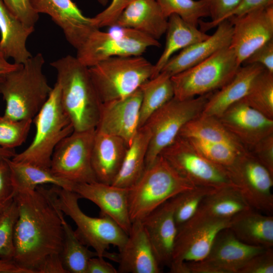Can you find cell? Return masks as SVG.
Returning <instances> with one entry per match:
<instances>
[{"label":"cell","mask_w":273,"mask_h":273,"mask_svg":"<svg viewBox=\"0 0 273 273\" xmlns=\"http://www.w3.org/2000/svg\"><path fill=\"white\" fill-rule=\"evenodd\" d=\"M18 217L14 233L13 260L30 273H36L44 260L61 254L64 213L55 203L50 189L42 186L15 194Z\"/></svg>","instance_id":"obj_1"},{"label":"cell","mask_w":273,"mask_h":273,"mask_svg":"<svg viewBox=\"0 0 273 273\" xmlns=\"http://www.w3.org/2000/svg\"><path fill=\"white\" fill-rule=\"evenodd\" d=\"M57 72L61 102L74 131L96 128L102 103L88 67L76 57L67 55L50 63Z\"/></svg>","instance_id":"obj_2"},{"label":"cell","mask_w":273,"mask_h":273,"mask_svg":"<svg viewBox=\"0 0 273 273\" xmlns=\"http://www.w3.org/2000/svg\"><path fill=\"white\" fill-rule=\"evenodd\" d=\"M41 53L0 76V94L6 103L4 115L16 120L32 119L48 100L53 87L43 72Z\"/></svg>","instance_id":"obj_3"},{"label":"cell","mask_w":273,"mask_h":273,"mask_svg":"<svg viewBox=\"0 0 273 273\" xmlns=\"http://www.w3.org/2000/svg\"><path fill=\"white\" fill-rule=\"evenodd\" d=\"M196 187L159 155L139 180L127 189L131 222L142 220L170 199Z\"/></svg>","instance_id":"obj_4"},{"label":"cell","mask_w":273,"mask_h":273,"mask_svg":"<svg viewBox=\"0 0 273 273\" xmlns=\"http://www.w3.org/2000/svg\"><path fill=\"white\" fill-rule=\"evenodd\" d=\"M50 190L59 209L76 224L75 233L80 241L92 247L98 256L117 262V253L108 252L107 250L111 245L120 250L127 238L125 232L108 216L93 217L85 214L78 204L80 197L73 191L56 186Z\"/></svg>","instance_id":"obj_5"},{"label":"cell","mask_w":273,"mask_h":273,"mask_svg":"<svg viewBox=\"0 0 273 273\" xmlns=\"http://www.w3.org/2000/svg\"><path fill=\"white\" fill-rule=\"evenodd\" d=\"M36 131L29 146L11 159L50 169L52 156L58 143L73 131L71 122L61 102L56 82L46 103L33 118Z\"/></svg>","instance_id":"obj_6"},{"label":"cell","mask_w":273,"mask_h":273,"mask_svg":"<svg viewBox=\"0 0 273 273\" xmlns=\"http://www.w3.org/2000/svg\"><path fill=\"white\" fill-rule=\"evenodd\" d=\"M102 103L124 98L152 78L154 65L142 56L110 58L88 68Z\"/></svg>","instance_id":"obj_7"},{"label":"cell","mask_w":273,"mask_h":273,"mask_svg":"<svg viewBox=\"0 0 273 273\" xmlns=\"http://www.w3.org/2000/svg\"><path fill=\"white\" fill-rule=\"evenodd\" d=\"M241 65L229 47L171 77L174 97L184 100L213 93L228 83Z\"/></svg>","instance_id":"obj_8"},{"label":"cell","mask_w":273,"mask_h":273,"mask_svg":"<svg viewBox=\"0 0 273 273\" xmlns=\"http://www.w3.org/2000/svg\"><path fill=\"white\" fill-rule=\"evenodd\" d=\"M212 93L184 100L173 97L149 117L143 125L151 134L146 168L175 140L186 124L201 115Z\"/></svg>","instance_id":"obj_9"},{"label":"cell","mask_w":273,"mask_h":273,"mask_svg":"<svg viewBox=\"0 0 273 273\" xmlns=\"http://www.w3.org/2000/svg\"><path fill=\"white\" fill-rule=\"evenodd\" d=\"M108 32L97 29L77 49L76 58L87 67L114 57L136 56L150 47H159L158 40L135 30L113 26Z\"/></svg>","instance_id":"obj_10"},{"label":"cell","mask_w":273,"mask_h":273,"mask_svg":"<svg viewBox=\"0 0 273 273\" xmlns=\"http://www.w3.org/2000/svg\"><path fill=\"white\" fill-rule=\"evenodd\" d=\"M160 155L180 175L196 187L216 189L237 187L225 168L206 158L186 138L178 135Z\"/></svg>","instance_id":"obj_11"},{"label":"cell","mask_w":273,"mask_h":273,"mask_svg":"<svg viewBox=\"0 0 273 273\" xmlns=\"http://www.w3.org/2000/svg\"><path fill=\"white\" fill-rule=\"evenodd\" d=\"M96 128L73 131L62 139L53 152L51 171L73 184L97 181L91 155Z\"/></svg>","instance_id":"obj_12"},{"label":"cell","mask_w":273,"mask_h":273,"mask_svg":"<svg viewBox=\"0 0 273 273\" xmlns=\"http://www.w3.org/2000/svg\"><path fill=\"white\" fill-rule=\"evenodd\" d=\"M231 219H190L177 229L169 266L171 273H188L186 263L199 261L208 254L219 232Z\"/></svg>","instance_id":"obj_13"},{"label":"cell","mask_w":273,"mask_h":273,"mask_svg":"<svg viewBox=\"0 0 273 273\" xmlns=\"http://www.w3.org/2000/svg\"><path fill=\"white\" fill-rule=\"evenodd\" d=\"M229 175L252 209L266 214L273 211V174L248 151L226 168Z\"/></svg>","instance_id":"obj_14"},{"label":"cell","mask_w":273,"mask_h":273,"mask_svg":"<svg viewBox=\"0 0 273 273\" xmlns=\"http://www.w3.org/2000/svg\"><path fill=\"white\" fill-rule=\"evenodd\" d=\"M266 249L241 241L226 228L217 235L204 259L186 266L189 273H237L249 259Z\"/></svg>","instance_id":"obj_15"},{"label":"cell","mask_w":273,"mask_h":273,"mask_svg":"<svg viewBox=\"0 0 273 273\" xmlns=\"http://www.w3.org/2000/svg\"><path fill=\"white\" fill-rule=\"evenodd\" d=\"M228 20L233 26L229 47L241 65L255 50L273 39V4Z\"/></svg>","instance_id":"obj_16"},{"label":"cell","mask_w":273,"mask_h":273,"mask_svg":"<svg viewBox=\"0 0 273 273\" xmlns=\"http://www.w3.org/2000/svg\"><path fill=\"white\" fill-rule=\"evenodd\" d=\"M140 87L119 99L102 103L96 130L123 139L129 146L139 129Z\"/></svg>","instance_id":"obj_17"},{"label":"cell","mask_w":273,"mask_h":273,"mask_svg":"<svg viewBox=\"0 0 273 273\" xmlns=\"http://www.w3.org/2000/svg\"><path fill=\"white\" fill-rule=\"evenodd\" d=\"M38 14L50 16L62 30L68 42L78 49L98 28L93 18L85 16L72 0H29Z\"/></svg>","instance_id":"obj_18"},{"label":"cell","mask_w":273,"mask_h":273,"mask_svg":"<svg viewBox=\"0 0 273 273\" xmlns=\"http://www.w3.org/2000/svg\"><path fill=\"white\" fill-rule=\"evenodd\" d=\"M217 118L247 151L273 133V119L252 108L242 99L229 107Z\"/></svg>","instance_id":"obj_19"},{"label":"cell","mask_w":273,"mask_h":273,"mask_svg":"<svg viewBox=\"0 0 273 273\" xmlns=\"http://www.w3.org/2000/svg\"><path fill=\"white\" fill-rule=\"evenodd\" d=\"M72 191L100 209V216L115 221L128 235L132 222L129 214L127 189L95 181L74 184Z\"/></svg>","instance_id":"obj_20"},{"label":"cell","mask_w":273,"mask_h":273,"mask_svg":"<svg viewBox=\"0 0 273 273\" xmlns=\"http://www.w3.org/2000/svg\"><path fill=\"white\" fill-rule=\"evenodd\" d=\"M117 253L119 273H159L161 264L141 220L132 222L127 240Z\"/></svg>","instance_id":"obj_21"},{"label":"cell","mask_w":273,"mask_h":273,"mask_svg":"<svg viewBox=\"0 0 273 273\" xmlns=\"http://www.w3.org/2000/svg\"><path fill=\"white\" fill-rule=\"evenodd\" d=\"M175 196L141 220L161 265L168 267L177 233L174 216Z\"/></svg>","instance_id":"obj_22"},{"label":"cell","mask_w":273,"mask_h":273,"mask_svg":"<svg viewBox=\"0 0 273 273\" xmlns=\"http://www.w3.org/2000/svg\"><path fill=\"white\" fill-rule=\"evenodd\" d=\"M215 32L207 39L193 44L172 57L161 72L172 76L204 61L230 45L233 26L229 20L219 23Z\"/></svg>","instance_id":"obj_23"},{"label":"cell","mask_w":273,"mask_h":273,"mask_svg":"<svg viewBox=\"0 0 273 273\" xmlns=\"http://www.w3.org/2000/svg\"><path fill=\"white\" fill-rule=\"evenodd\" d=\"M128 147L121 138L96 129L91 163L97 181L112 184L120 169Z\"/></svg>","instance_id":"obj_24"},{"label":"cell","mask_w":273,"mask_h":273,"mask_svg":"<svg viewBox=\"0 0 273 273\" xmlns=\"http://www.w3.org/2000/svg\"><path fill=\"white\" fill-rule=\"evenodd\" d=\"M167 23L155 0H134L122 11L114 26L132 29L158 40L165 33Z\"/></svg>","instance_id":"obj_25"},{"label":"cell","mask_w":273,"mask_h":273,"mask_svg":"<svg viewBox=\"0 0 273 273\" xmlns=\"http://www.w3.org/2000/svg\"><path fill=\"white\" fill-rule=\"evenodd\" d=\"M264 69L259 64L241 66L228 83L211 94L201 115L220 116L229 107L246 96L257 76Z\"/></svg>","instance_id":"obj_26"},{"label":"cell","mask_w":273,"mask_h":273,"mask_svg":"<svg viewBox=\"0 0 273 273\" xmlns=\"http://www.w3.org/2000/svg\"><path fill=\"white\" fill-rule=\"evenodd\" d=\"M34 31L18 19L0 0V48L6 59L14 63L23 64L32 56L27 49L26 42Z\"/></svg>","instance_id":"obj_27"},{"label":"cell","mask_w":273,"mask_h":273,"mask_svg":"<svg viewBox=\"0 0 273 273\" xmlns=\"http://www.w3.org/2000/svg\"><path fill=\"white\" fill-rule=\"evenodd\" d=\"M241 241L251 245L272 248L273 216L250 208L233 216L228 228Z\"/></svg>","instance_id":"obj_28"},{"label":"cell","mask_w":273,"mask_h":273,"mask_svg":"<svg viewBox=\"0 0 273 273\" xmlns=\"http://www.w3.org/2000/svg\"><path fill=\"white\" fill-rule=\"evenodd\" d=\"M250 208L237 187H226L207 195L191 219H231Z\"/></svg>","instance_id":"obj_29"},{"label":"cell","mask_w":273,"mask_h":273,"mask_svg":"<svg viewBox=\"0 0 273 273\" xmlns=\"http://www.w3.org/2000/svg\"><path fill=\"white\" fill-rule=\"evenodd\" d=\"M166 41L164 48L159 59L154 64V70L152 78L159 74L172 55L177 51L195 43L207 39L210 35L201 31L176 14L168 18Z\"/></svg>","instance_id":"obj_30"},{"label":"cell","mask_w":273,"mask_h":273,"mask_svg":"<svg viewBox=\"0 0 273 273\" xmlns=\"http://www.w3.org/2000/svg\"><path fill=\"white\" fill-rule=\"evenodd\" d=\"M150 138V131L145 126L139 129L111 185L128 189L139 180L146 169V158Z\"/></svg>","instance_id":"obj_31"},{"label":"cell","mask_w":273,"mask_h":273,"mask_svg":"<svg viewBox=\"0 0 273 273\" xmlns=\"http://www.w3.org/2000/svg\"><path fill=\"white\" fill-rule=\"evenodd\" d=\"M11 175L12 183L15 193L35 190L44 184H51L72 191L73 184L55 175L50 170L30 164L7 160Z\"/></svg>","instance_id":"obj_32"},{"label":"cell","mask_w":273,"mask_h":273,"mask_svg":"<svg viewBox=\"0 0 273 273\" xmlns=\"http://www.w3.org/2000/svg\"><path fill=\"white\" fill-rule=\"evenodd\" d=\"M179 136L201 141L228 144L241 152L247 151L217 117L200 115L188 122Z\"/></svg>","instance_id":"obj_33"},{"label":"cell","mask_w":273,"mask_h":273,"mask_svg":"<svg viewBox=\"0 0 273 273\" xmlns=\"http://www.w3.org/2000/svg\"><path fill=\"white\" fill-rule=\"evenodd\" d=\"M140 88L142 96L139 128L154 112L174 96L171 76L164 72L146 81Z\"/></svg>","instance_id":"obj_34"},{"label":"cell","mask_w":273,"mask_h":273,"mask_svg":"<svg viewBox=\"0 0 273 273\" xmlns=\"http://www.w3.org/2000/svg\"><path fill=\"white\" fill-rule=\"evenodd\" d=\"M61 219L63 241L61 257L64 267L68 273H86L89 260L98 254L80 241L75 231L65 219L64 214Z\"/></svg>","instance_id":"obj_35"},{"label":"cell","mask_w":273,"mask_h":273,"mask_svg":"<svg viewBox=\"0 0 273 273\" xmlns=\"http://www.w3.org/2000/svg\"><path fill=\"white\" fill-rule=\"evenodd\" d=\"M242 100L252 108L273 119V73L263 70Z\"/></svg>","instance_id":"obj_36"},{"label":"cell","mask_w":273,"mask_h":273,"mask_svg":"<svg viewBox=\"0 0 273 273\" xmlns=\"http://www.w3.org/2000/svg\"><path fill=\"white\" fill-rule=\"evenodd\" d=\"M164 15L176 14L187 22L198 27L202 18L209 17L206 3L203 0H155Z\"/></svg>","instance_id":"obj_37"},{"label":"cell","mask_w":273,"mask_h":273,"mask_svg":"<svg viewBox=\"0 0 273 273\" xmlns=\"http://www.w3.org/2000/svg\"><path fill=\"white\" fill-rule=\"evenodd\" d=\"M215 190L209 187H196L175 196L174 216L177 229L194 216L203 199Z\"/></svg>","instance_id":"obj_38"},{"label":"cell","mask_w":273,"mask_h":273,"mask_svg":"<svg viewBox=\"0 0 273 273\" xmlns=\"http://www.w3.org/2000/svg\"><path fill=\"white\" fill-rule=\"evenodd\" d=\"M187 139L206 158L226 169L231 166L239 156L243 153L222 143L207 142L195 139Z\"/></svg>","instance_id":"obj_39"},{"label":"cell","mask_w":273,"mask_h":273,"mask_svg":"<svg viewBox=\"0 0 273 273\" xmlns=\"http://www.w3.org/2000/svg\"><path fill=\"white\" fill-rule=\"evenodd\" d=\"M33 119L16 120L0 117V147L14 149L26 140Z\"/></svg>","instance_id":"obj_40"},{"label":"cell","mask_w":273,"mask_h":273,"mask_svg":"<svg viewBox=\"0 0 273 273\" xmlns=\"http://www.w3.org/2000/svg\"><path fill=\"white\" fill-rule=\"evenodd\" d=\"M18 217V207L14 198L0 215V258L13 260L14 229Z\"/></svg>","instance_id":"obj_41"},{"label":"cell","mask_w":273,"mask_h":273,"mask_svg":"<svg viewBox=\"0 0 273 273\" xmlns=\"http://www.w3.org/2000/svg\"><path fill=\"white\" fill-rule=\"evenodd\" d=\"M207 4L211 20L203 22L200 20L198 25L200 29L206 32L216 26L221 20L232 11L241 0H203Z\"/></svg>","instance_id":"obj_42"},{"label":"cell","mask_w":273,"mask_h":273,"mask_svg":"<svg viewBox=\"0 0 273 273\" xmlns=\"http://www.w3.org/2000/svg\"><path fill=\"white\" fill-rule=\"evenodd\" d=\"M272 272L273 250L272 248H269L249 259L237 273Z\"/></svg>","instance_id":"obj_43"},{"label":"cell","mask_w":273,"mask_h":273,"mask_svg":"<svg viewBox=\"0 0 273 273\" xmlns=\"http://www.w3.org/2000/svg\"><path fill=\"white\" fill-rule=\"evenodd\" d=\"M134 0H112L110 5L93 17L95 25L99 29L113 27L124 8Z\"/></svg>","instance_id":"obj_44"},{"label":"cell","mask_w":273,"mask_h":273,"mask_svg":"<svg viewBox=\"0 0 273 273\" xmlns=\"http://www.w3.org/2000/svg\"><path fill=\"white\" fill-rule=\"evenodd\" d=\"M9 10L23 23L34 27L39 14L32 9L29 0H3Z\"/></svg>","instance_id":"obj_45"},{"label":"cell","mask_w":273,"mask_h":273,"mask_svg":"<svg viewBox=\"0 0 273 273\" xmlns=\"http://www.w3.org/2000/svg\"><path fill=\"white\" fill-rule=\"evenodd\" d=\"M248 151L273 174V133L259 141Z\"/></svg>","instance_id":"obj_46"},{"label":"cell","mask_w":273,"mask_h":273,"mask_svg":"<svg viewBox=\"0 0 273 273\" xmlns=\"http://www.w3.org/2000/svg\"><path fill=\"white\" fill-rule=\"evenodd\" d=\"M261 65L266 70L273 73V39L255 50L242 64Z\"/></svg>","instance_id":"obj_47"},{"label":"cell","mask_w":273,"mask_h":273,"mask_svg":"<svg viewBox=\"0 0 273 273\" xmlns=\"http://www.w3.org/2000/svg\"><path fill=\"white\" fill-rule=\"evenodd\" d=\"M272 4L273 0H241L232 11L223 17L220 23L231 17L240 16L255 9Z\"/></svg>","instance_id":"obj_48"},{"label":"cell","mask_w":273,"mask_h":273,"mask_svg":"<svg viewBox=\"0 0 273 273\" xmlns=\"http://www.w3.org/2000/svg\"><path fill=\"white\" fill-rule=\"evenodd\" d=\"M7 160L0 164V201L15 195L11 171Z\"/></svg>","instance_id":"obj_49"},{"label":"cell","mask_w":273,"mask_h":273,"mask_svg":"<svg viewBox=\"0 0 273 273\" xmlns=\"http://www.w3.org/2000/svg\"><path fill=\"white\" fill-rule=\"evenodd\" d=\"M36 273H68L65 269L61 254H53L44 260Z\"/></svg>","instance_id":"obj_50"},{"label":"cell","mask_w":273,"mask_h":273,"mask_svg":"<svg viewBox=\"0 0 273 273\" xmlns=\"http://www.w3.org/2000/svg\"><path fill=\"white\" fill-rule=\"evenodd\" d=\"M86 273H118V271L104 257L97 256L89 260Z\"/></svg>","instance_id":"obj_51"},{"label":"cell","mask_w":273,"mask_h":273,"mask_svg":"<svg viewBox=\"0 0 273 273\" xmlns=\"http://www.w3.org/2000/svg\"><path fill=\"white\" fill-rule=\"evenodd\" d=\"M0 273H30L17 264L12 259L0 258Z\"/></svg>","instance_id":"obj_52"},{"label":"cell","mask_w":273,"mask_h":273,"mask_svg":"<svg viewBox=\"0 0 273 273\" xmlns=\"http://www.w3.org/2000/svg\"><path fill=\"white\" fill-rule=\"evenodd\" d=\"M17 153L14 149H6L0 147V164L6 159H12Z\"/></svg>","instance_id":"obj_53"},{"label":"cell","mask_w":273,"mask_h":273,"mask_svg":"<svg viewBox=\"0 0 273 273\" xmlns=\"http://www.w3.org/2000/svg\"><path fill=\"white\" fill-rule=\"evenodd\" d=\"M19 64L10 63L7 61L0 62V76L15 69Z\"/></svg>","instance_id":"obj_54"},{"label":"cell","mask_w":273,"mask_h":273,"mask_svg":"<svg viewBox=\"0 0 273 273\" xmlns=\"http://www.w3.org/2000/svg\"><path fill=\"white\" fill-rule=\"evenodd\" d=\"M13 198H14V197H11L5 200L0 201V215L3 212L5 208L12 201Z\"/></svg>","instance_id":"obj_55"},{"label":"cell","mask_w":273,"mask_h":273,"mask_svg":"<svg viewBox=\"0 0 273 273\" xmlns=\"http://www.w3.org/2000/svg\"><path fill=\"white\" fill-rule=\"evenodd\" d=\"M7 59L5 58L1 48H0V62L6 61Z\"/></svg>","instance_id":"obj_56"},{"label":"cell","mask_w":273,"mask_h":273,"mask_svg":"<svg viewBox=\"0 0 273 273\" xmlns=\"http://www.w3.org/2000/svg\"><path fill=\"white\" fill-rule=\"evenodd\" d=\"M97 1L101 5H103V6H105L108 2V0H97Z\"/></svg>","instance_id":"obj_57"}]
</instances>
